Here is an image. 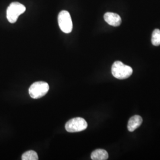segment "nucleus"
Wrapping results in <instances>:
<instances>
[{
  "label": "nucleus",
  "mask_w": 160,
  "mask_h": 160,
  "mask_svg": "<svg viewBox=\"0 0 160 160\" xmlns=\"http://www.w3.org/2000/svg\"><path fill=\"white\" fill-rule=\"evenodd\" d=\"M112 73L116 78L124 80L132 74L133 69L131 67L125 65L120 61H116L112 67Z\"/></svg>",
  "instance_id": "nucleus-1"
},
{
  "label": "nucleus",
  "mask_w": 160,
  "mask_h": 160,
  "mask_svg": "<svg viewBox=\"0 0 160 160\" xmlns=\"http://www.w3.org/2000/svg\"><path fill=\"white\" fill-rule=\"evenodd\" d=\"M25 11V6L20 2H13L7 8V18L10 23H16L19 16L24 13Z\"/></svg>",
  "instance_id": "nucleus-2"
},
{
  "label": "nucleus",
  "mask_w": 160,
  "mask_h": 160,
  "mask_svg": "<svg viewBox=\"0 0 160 160\" xmlns=\"http://www.w3.org/2000/svg\"><path fill=\"white\" fill-rule=\"evenodd\" d=\"M49 90V84L43 81L35 82L30 87L29 92L30 97L38 99L46 95Z\"/></svg>",
  "instance_id": "nucleus-3"
},
{
  "label": "nucleus",
  "mask_w": 160,
  "mask_h": 160,
  "mask_svg": "<svg viewBox=\"0 0 160 160\" xmlns=\"http://www.w3.org/2000/svg\"><path fill=\"white\" fill-rule=\"evenodd\" d=\"M58 24L61 30L65 33H69L72 30V22L69 12L63 10L59 12L58 17Z\"/></svg>",
  "instance_id": "nucleus-4"
},
{
  "label": "nucleus",
  "mask_w": 160,
  "mask_h": 160,
  "mask_svg": "<svg viewBox=\"0 0 160 160\" xmlns=\"http://www.w3.org/2000/svg\"><path fill=\"white\" fill-rule=\"evenodd\" d=\"M88 126L86 120L81 118H73L65 125V129L67 131L71 133L78 132L85 130Z\"/></svg>",
  "instance_id": "nucleus-5"
},
{
  "label": "nucleus",
  "mask_w": 160,
  "mask_h": 160,
  "mask_svg": "<svg viewBox=\"0 0 160 160\" xmlns=\"http://www.w3.org/2000/svg\"><path fill=\"white\" fill-rule=\"evenodd\" d=\"M104 19L106 21V22L108 23L109 25L114 27L120 26V24L122 23V19L120 16L114 12H108L105 13L104 16Z\"/></svg>",
  "instance_id": "nucleus-6"
},
{
  "label": "nucleus",
  "mask_w": 160,
  "mask_h": 160,
  "mask_svg": "<svg viewBox=\"0 0 160 160\" xmlns=\"http://www.w3.org/2000/svg\"><path fill=\"white\" fill-rule=\"evenodd\" d=\"M142 123V118L139 115H135L132 116L129 120L128 123V129L129 132L134 131L139 126L141 125Z\"/></svg>",
  "instance_id": "nucleus-7"
},
{
  "label": "nucleus",
  "mask_w": 160,
  "mask_h": 160,
  "mask_svg": "<svg viewBox=\"0 0 160 160\" xmlns=\"http://www.w3.org/2000/svg\"><path fill=\"white\" fill-rule=\"evenodd\" d=\"M109 158L108 152L103 149H97L94 150L91 155L92 160H106Z\"/></svg>",
  "instance_id": "nucleus-8"
},
{
  "label": "nucleus",
  "mask_w": 160,
  "mask_h": 160,
  "mask_svg": "<svg viewBox=\"0 0 160 160\" xmlns=\"http://www.w3.org/2000/svg\"><path fill=\"white\" fill-rule=\"evenodd\" d=\"M22 159L23 160H38V155L34 151H29L23 154Z\"/></svg>",
  "instance_id": "nucleus-9"
},
{
  "label": "nucleus",
  "mask_w": 160,
  "mask_h": 160,
  "mask_svg": "<svg viewBox=\"0 0 160 160\" xmlns=\"http://www.w3.org/2000/svg\"><path fill=\"white\" fill-rule=\"evenodd\" d=\"M151 42L153 45L159 46L160 45V30L155 29L152 32Z\"/></svg>",
  "instance_id": "nucleus-10"
}]
</instances>
